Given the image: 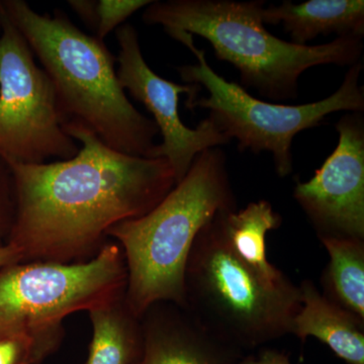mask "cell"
I'll return each instance as SVG.
<instances>
[{
    "label": "cell",
    "instance_id": "cell-1",
    "mask_svg": "<svg viewBox=\"0 0 364 364\" xmlns=\"http://www.w3.org/2000/svg\"><path fill=\"white\" fill-rule=\"evenodd\" d=\"M65 130L81 145L73 158L41 164L7 160L16 210L6 244L20 251L21 262L90 261L112 226L148 214L176 186L165 158L112 149L75 122Z\"/></svg>",
    "mask_w": 364,
    "mask_h": 364
},
{
    "label": "cell",
    "instance_id": "cell-2",
    "mask_svg": "<svg viewBox=\"0 0 364 364\" xmlns=\"http://www.w3.org/2000/svg\"><path fill=\"white\" fill-rule=\"evenodd\" d=\"M0 6L49 76L66 123L83 124L119 152L153 157L159 130L127 97L104 41L62 11L40 14L23 0H0Z\"/></svg>",
    "mask_w": 364,
    "mask_h": 364
},
{
    "label": "cell",
    "instance_id": "cell-3",
    "mask_svg": "<svg viewBox=\"0 0 364 364\" xmlns=\"http://www.w3.org/2000/svg\"><path fill=\"white\" fill-rule=\"evenodd\" d=\"M236 208L226 154L221 147L208 148L148 214L107 231L124 252V301L136 317L161 301L184 309L186 265L196 237L215 215Z\"/></svg>",
    "mask_w": 364,
    "mask_h": 364
},
{
    "label": "cell",
    "instance_id": "cell-4",
    "mask_svg": "<svg viewBox=\"0 0 364 364\" xmlns=\"http://www.w3.org/2000/svg\"><path fill=\"white\" fill-rule=\"evenodd\" d=\"M263 9L262 0H167L151 2L142 18L168 35L183 32L207 40L215 57L240 73L242 87L272 100H296L299 79L312 67L360 61V38L340 37L317 46L287 42L265 28Z\"/></svg>",
    "mask_w": 364,
    "mask_h": 364
},
{
    "label": "cell",
    "instance_id": "cell-5",
    "mask_svg": "<svg viewBox=\"0 0 364 364\" xmlns=\"http://www.w3.org/2000/svg\"><path fill=\"white\" fill-rule=\"evenodd\" d=\"M215 217L189 254L183 310L215 338L245 353L291 334L301 293L296 286H270L239 260Z\"/></svg>",
    "mask_w": 364,
    "mask_h": 364
},
{
    "label": "cell",
    "instance_id": "cell-6",
    "mask_svg": "<svg viewBox=\"0 0 364 364\" xmlns=\"http://www.w3.org/2000/svg\"><path fill=\"white\" fill-rule=\"evenodd\" d=\"M193 53L198 63L179 67L177 71L186 85L205 87L208 95L188 100V109H208V119L230 141L238 143V149L254 154L272 155L280 177L293 171L291 144L301 131L321 126L333 112H363L364 88L360 85L363 63L350 66L341 86L330 97L310 104L289 105L273 104L252 97L245 88L230 82L208 63L205 53L196 47L191 33H169Z\"/></svg>",
    "mask_w": 364,
    "mask_h": 364
},
{
    "label": "cell",
    "instance_id": "cell-7",
    "mask_svg": "<svg viewBox=\"0 0 364 364\" xmlns=\"http://www.w3.org/2000/svg\"><path fill=\"white\" fill-rule=\"evenodd\" d=\"M128 269L119 243L86 262H21L0 269V336L63 331L67 316L126 294Z\"/></svg>",
    "mask_w": 364,
    "mask_h": 364
},
{
    "label": "cell",
    "instance_id": "cell-8",
    "mask_svg": "<svg viewBox=\"0 0 364 364\" xmlns=\"http://www.w3.org/2000/svg\"><path fill=\"white\" fill-rule=\"evenodd\" d=\"M33 56L1 7L0 155L26 164L70 159L80 146L67 133L54 86Z\"/></svg>",
    "mask_w": 364,
    "mask_h": 364
},
{
    "label": "cell",
    "instance_id": "cell-9",
    "mask_svg": "<svg viewBox=\"0 0 364 364\" xmlns=\"http://www.w3.org/2000/svg\"><path fill=\"white\" fill-rule=\"evenodd\" d=\"M116 35L119 47L117 78L122 87L145 105L154 117L162 142L157 144L153 157L165 158L169 162L177 184L200 153L221 147L230 140L208 119H203L195 129L182 123L179 97L188 95V100H193L202 90L200 86L179 85L157 75L144 59L138 33L131 23L119 26Z\"/></svg>",
    "mask_w": 364,
    "mask_h": 364
},
{
    "label": "cell",
    "instance_id": "cell-10",
    "mask_svg": "<svg viewBox=\"0 0 364 364\" xmlns=\"http://www.w3.org/2000/svg\"><path fill=\"white\" fill-rule=\"evenodd\" d=\"M338 145L312 178L299 181L294 198L318 236L364 239V119L345 114Z\"/></svg>",
    "mask_w": 364,
    "mask_h": 364
},
{
    "label": "cell",
    "instance_id": "cell-11",
    "mask_svg": "<svg viewBox=\"0 0 364 364\" xmlns=\"http://www.w3.org/2000/svg\"><path fill=\"white\" fill-rule=\"evenodd\" d=\"M141 321L144 351L138 364H235L245 355L205 331L176 304H154Z\"/></svg>",
    "mask_w": 364,
    "mask_h": 364
},
{
    "label": "cell",
    "instance_id": "cell-12",
    "mask_svg": "<svg viewBox=\"0 0 364 364\" xmlns=\"http://www.w3.org/2000/svg\"><path fill=\"white\" fill-rule=\"evenodd\" d=\"M301 309L291 334L305 342L315 337L348 364H364V320L320 294L310 279L301 282Z\"/></svg>",
    "mask_w": 364,
    "mask_h": 364
},
{
    "label": "cell",
    "instance_id": "cell-13",
    "mask_svg": "<svg viewBox=\"0 0 364 364\" xmlns=\"http://www.w3.org/2000/svg\"><path fill=\"white\" fill-rule=\"evenodd\" d=\"M228 247L268 284L277 289L294 287L282 270L267 259V235L282 226V215L267 200L249 203L242 210H223L215 217Z\"/></svg>",
    "mask_w": 364,
    "mask_h": 364
},
{
    "label": "cell",
    "instance_id": "cell-14",
    "mask_svg": "<svg viewBox=\"0 0 364 364\" xmlns=\"http://www.w3.org/2000/svg\"><path fill=\"white\" fill-rule=\"evenodd\" d=\"M263 23L284 26L294 44L306 45L318 36L363 38V0H309L301 4L286 0L262 9Z\"/></svg>",
    "mask_w": 364,
    "mask_h": 364
},
{
    "label": "cell",
    "instance_id": "cell-15",
    "mask_svg": "<svg viewBox=\"0 0 364 364\" xmlns=\"http://www.w3.org/2000/svg\"><path fill=\"white\" fill-rule=\"evenodd\" d=\"M92 338L85 364H138L144 351L142 321L124 296L90 312Z\"/></svg>",
    "mask_w": 364,
    "mask_h": 364
},
{
    "label": "cell",
    "instance_id": "cell-16",
    "mask_svg": "<svg viewBox=\"0 0 364 364\" xmlns=\"http://www.w3.org/2000/svg\"><path fill=\"white\" fill-rule=\"evenodd\" d=\"M330 256L324 296L364 320V239L318 236Z\"/></svg>",
    "mask_w": 364,
    "mask_h": 364
},
{
    "label": "cell",
    "instance_id": "cell-17",
    "mask_svg": "<svg viewBox=\"0 0 364 364\" xmlns=\"http://www.w3.org/2000/svg\"><path fill=\"white\" fill-rule=\"evenodd\" d=\"M64 331L0 336V364H41L59 348Z\"/></svg>",
    "mask_w": 364,
    "mask_h": 364
},
{
    "label": "cell",
    "instance_id": "cell-18",
    "mask_svg": "<svg viewBox=\"0 0 364 364\" xmlns=\"http://www.w3.org/2000/svg\"><path fill=\"white\" fill-rule=\"evenodd\" d=\"M152 0H100L95 1V37L104 41L107 36L143 7H147Z\"/></svg>",
    "mask_w": 364,
    "mask_h": 364
},
{
    "label": "cell",
    "instance_id": "cell-19",
    "mask_svg": "<svg viewBox=\"0 0 364 364\" xmlns=\"http://www.w3.org/2000/svg\"><path fill=\"white\" fill-rule=\"evenodd\" d=\"M16 196L13 170L9 162L0 155V245L6 244L14 219Z\"/></svg>",
    "mask_w": 364,
    "mask_h": 364
},
{
    "label": "cell",
    "instance_id": "cell-20",
    "mask_svg": "<svg viewBox=\"0 0 364 364\" xmlns=\"http://www.w3.org/2000/svg\"><path fill=\"white\" fill-rule=\"evenodd\" d=\"M235 364H291L289 355L286 352L275 349H261L257 354L244 355Z\"/></svg>",
    "mask_w": 364,
    "mask_h": 364
},
{
    "label": "cell",
    "instance_id": "cell-21",
    "mask_svg": "<svg viewBox=\"0 0 364 364\" xmlns=\"http://www.w3.org/2000/svg\"><path fill=\"white\" fill-rule=\"evenodd\" d=\"M71 9L78 14L86 25L90 28H95V0H70L68 1Z\"/></svg>",
    "mask_w": 364,
    "mask_h": 364
},
{
    "label": "cell",
    "instance_id": "cell-22",
    "mask_svg": "<svg viewBox=\"0 0 364 364\" xmlns=\"http://www.w3.org/2000/svg\"><path fill=\"white\" fill-rule=\"evenodd\" d=\"M21 262V255L18 249L9 244L0 245V269Z\"/></svg>",
    "mask_w": 364,
    "mask_h": 364
},
{
    "label": "cell",
    "instance_id": "cell-23",
    "mask_svg": "<svg viewBox=\"0 0 364 364\" xmlns=\"http://www.w3.org/2000/svg\"><path fill=\"white\" fill-rule=\"evenodd\" d=\"M0 30H1V6H0Z\"/></svg>",
    "mask_w": 364,
    "mask_h": 364
}]
</instances>
